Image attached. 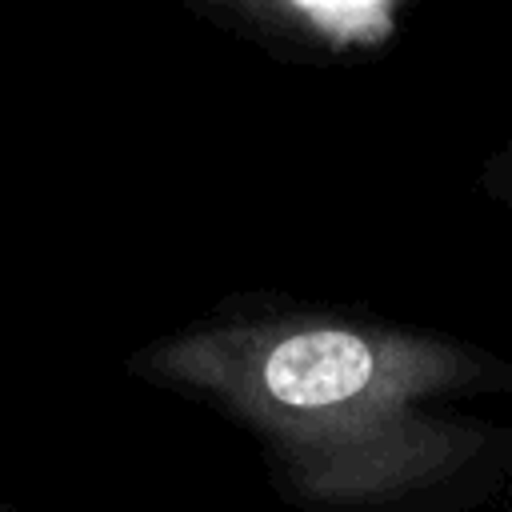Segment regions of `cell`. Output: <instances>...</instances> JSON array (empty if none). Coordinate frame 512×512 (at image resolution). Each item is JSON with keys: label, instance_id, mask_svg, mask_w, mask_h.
Here are the masks:
<instances>
[{"label": "cell", "instance_id": "3957f363", "mask_svg": "<svg viewBox=\"0 0 512 512\" xmlns=\"http://www.w3.org/2000/svg\"><path fill=\"white\" fill-rule=\"evenodd\" d=\"M0 512H16V504H12V500H4V496H0Z\"/></svg>", "mask_w": 512, "mask_h": 512}, {"label": "cell", "instance_id": "6da1fadb", "mask_svg": "<svg viewBox=\"0 0 512 512\" xmlns=\"http://www.w3.org/2000/svg\"><path fill=\"white\" fill-rule=\"evenodd\" d=\"M504 368L440 332L272 296L224 300L128 356L136 380L240 424L300 512H408L452 488L484 428L440 404Z\"/></svg>", "mask_w": 512, "mask_h": 512}, {"label": "cell", "instance_id": "7a4b0ae2", "mask_svg": "<svg viewBox=\"0 0 512 512\" xmlns=\"http://www.w3.org/2000/svg\"><path fill=\"white\" fill-rule=\"evenodd\" d=\"M504 180L512 184V152H508V160H504Z\"/></svg>", "mask_w": 512, "mask_h": 512}]
</instances>
